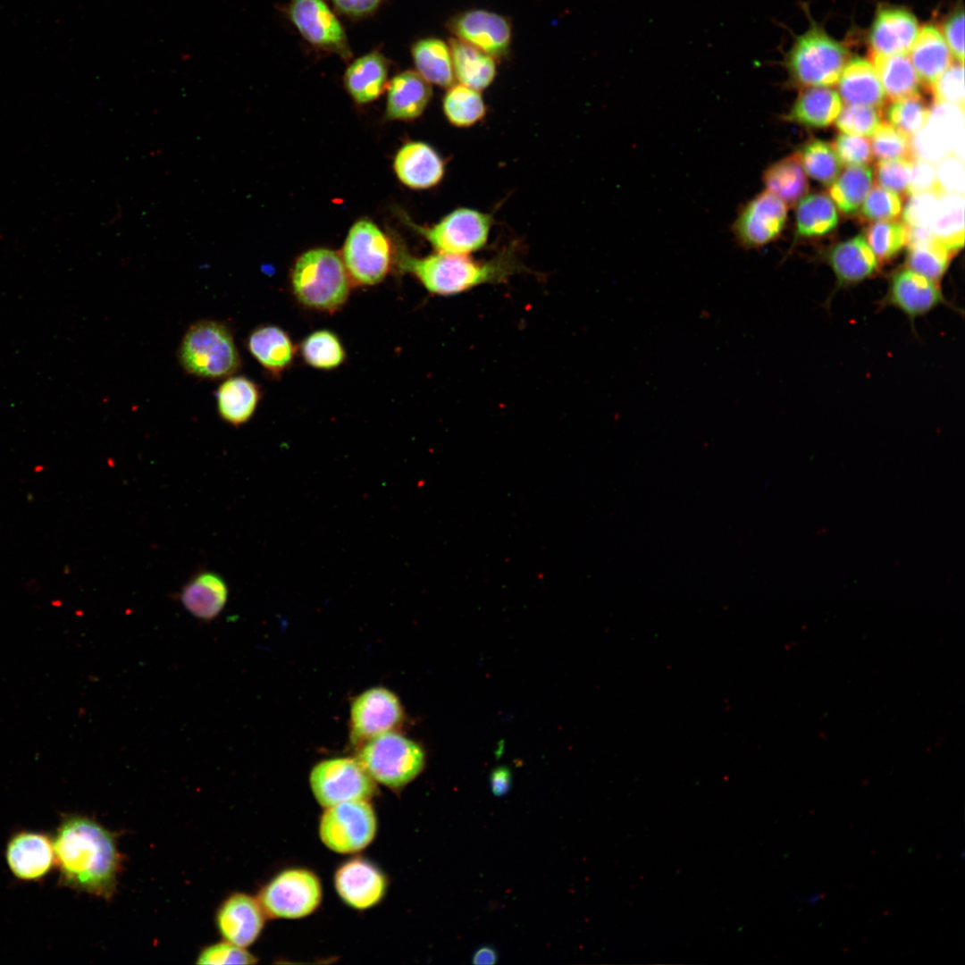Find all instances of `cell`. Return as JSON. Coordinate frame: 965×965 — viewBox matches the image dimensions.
<instances>
[{
  "instance_id": "cell-42",
  "label": "cell",
  "mask_w": 965,
  "mask_h": 965,
  "mask_svg": "<svg viewBox=\"0 0 965 965\" xmlns=\"http://www.w3.org/2000/svg\"><path fill=\"white\" fill-rule=\"evenodd\" d=\"M806 173L813 180L830 186L841 172V163L832 145L811 139L797 151Z\"/></svg>"
},
{
  "instance_id": "cell-41",
  "label": "cell",
  "mask_w": 965,
  "mask_h": 965,
  "mask_svg": "<svg viewBox=\"0 0 965 965\" xmlns=\"http://www.w3.org/2000/svg\"><path fill=\"white\" fill-rule=\"evenodd\" d=\"M954 255L938 240L932 239L907 246L904 267L939 282Z\"/></svg>"
},
{
  "instance_id": "cell-2",
  "label": "cell",
  "mask_w": 965,
  "mask_h": 965,
  "mask_svg": "<svg viewBox=\"0 0 965 965\" xmlns=\"http://www.w3.org/2000/svg\"><path fill=\"white\" fill-rule=\"evenodd\" d=\"M400 267L412 273L430 292L454 296L484 284H498L523 271L515 248H507L489 260L435 253L424 257L399 255Z\"/></svg>"
},
{
  "instance_id": "cell-25",
  "label": "cell",
  "mask_w": 965,
  "mask_h": 965,
  "mask_svg": "<svg viewBox=\"0 0 965 965\" xmlns=\"http://www.w3.org/2000/svg\"><path fill=\"white\" fill-rule=\"evenodd\" d=\"M838 83V95L847 105L882 108L886 96L871 63L854 57L843 67Z\"/></svg>"
},
{
  "instance_id": "cell-17",
  "label": "cell",
  "mask_w": 965,
  "mask_h": 965,
  "mask_svg": "<svg viewBox=\"0 0 965 965\" xmlns=\"http://www.w3.org/2000/svg\"><path fill=\"white\" fill-rule=\"evenodd\" d=\"M333 882L342 902L357 910L376 906L384 898L388 888L383 871L362 857L349 859L340 865Z\"/></svg>"
},
{
  "instance_id": "cell-11",
  "label": "cell",
  "mask_w": 965,
  "mask_h": 965,
  "mask_svg": "<svg viewBox=\"0 0 965 965\" xmlns=\"http://www.w3.org/2000/svg\"><path fill=\"white\" fill-rule=\"evenodd\" d=\"M491 217L475 209L460 207L444 216L438 223L412 227L439 253L465 255L482 249L487 243Z\"/></svg>"
},
{
  "instance_id": "cell-48",
  "label": "cell",
  "mask_w": 965,
  "mask_h": 965,
  "mask_svg": "<svg viewBox=\"0 0 965 965\" xmlns=\"http://www.w3.org/2000/svg\"><path fill=\"white\" fill-rule=\"evenodd\" d=\"M933 103H947L964 107V66L958 62L951 64L929 87Z\"/></svg>"
},
{
  "instance_id": "cell-52",
  "label": "cell",
  "mask_w": 965,
  "mask_h": 965,
  "mask_svg": "<svg viewBox=\"0 0 965 965\" xmlns=\"http://www.w3.org/2000/svg\"><path fill=\"white\" fill-rule=\"evenodd\" d=\"M936 184L941 193L964 196V161L947 155L935 163Z\"/></svg>"
},
{
  "instance_id": "cell-45",
  "label": "cell",
  "mask_w": 965,
  "mask_h": 965,
  "mask_svg": "<svg viewBox=\"0 0 965 965\" xmlns=\"http://www.w3.org/2000/svg\"><path fill=\"white\" fill-rule=\"evenodd\" d=\"M910 139L889 123L882 122L871 136L872 155L878 160L914 161Z\"/></svg>"
},
{
  "instance_id": "cell-55",
  "label": "cell",
  "mask_w": 965,
  "mask_h": 965,
  "mask_svg": "<svg viewBox=\"0 0 965 965\" xmlns=\"http://www.w3.org/2000/svg\"><path fill=\"white\" fill-rule=\"evenodd\" d=\"M928 191L941 193L936 184L935 163L915 159L907 195Z\"/></svg>"
},
{
  "instance_id": "cell-54",
  "label": "cell",
  "mask_w": 965,
  "mask_h": 965,
  "mask_svg": "<svg viewBox=\"0 0 965 965\" xmlns=\"http://www.w3.org/2000/svg\"><path fill=\"white\" fill-rule=\"evenodd\" d=\"M944 38L958 62L964 60V12L957 8L949 15L942 26Z\"/></svg>"
},
{
  "instance_id": "cell-16",
  "label": "cell",
  "mask_w": 965,
  "mask_h": 965,
  "mask_svg": "<svg viewBox=\"0 0 965 965\" xmlns=\"http://www.w3.org/2000/svg\"><path fill=\"white\" fill-rule=\"evenodd\" d=\"M449 29L457 38L499 59L508 55L512 41L510 21L501 14L483 9H470L452 16Z\"/></svg>"
},
{
  "instance_id": "cell-46",
  "label": "cell",
  "mask_w": 965,
  "mask_h": 965,
  "mask_svg": "<svg viewBox=\"0 0 965 965\" xmlns=\"http://www.w3.org/2000/svg\"><path fill=\"white\" fill-rule=\"evenodd\" d=\"M860 217L864 222L892 221L902 212V199L894 191L879 185L871 187L860 208Z\"/></svg>"
},
{
  "instance_id": "cell-37",
  "label": "cell",
  "mask_w": 965,
  "mask_h": 965,
  "mask_svg": "<svg viewBox=\"0 0 965 965\" xmlns=\"http://www.w3.org/2000/svg\"><path fill=\"white\" fill-rule=\"evenodd\" d=\"M801 200L796 208L797 237H822L835 229L838 224V213L828 195L817 192L805 196Z\"/></svg>"
},
{
  "instance_id": "cell-13",
  "label": "cell",
  "mask_w": 965,
  "mask_h": 965,
  "mask_svg": "<svg viewBox=\"0 0 965 965\" xmlns=\"http://www.w3.org/2000/svg\"><path fill=\"white\" fill-rule=\"evenodd\" d=\"M786 219L787 206L764 190L739 208L731 231L743 249H759L778 238Z\"/></svg>"
},
{
  "instance_id": "cell-30",
  "label": "cell",
  "mask_w": 965,
  "mask_h": 965,
  "mask_svg": "<svg viewBox=\"0 0 965 965\" xmlns=\"http://www.w3.org/2000/svg\"><path fill=\"white\" fill-rule=\"evenodd\" d=\"M841 110L842 99L836 91L828 87H807L785 119L809 128H825L835 121Z\"/></svg>"
},
{
  "instance_id": "cell-34",
  "label": "cell",
  "mask_w": 965,
  "mask_h": 965,
  "mask_svg": "<svg viewBox=\"0 0 965 965\" xmlns=\"http://www.w3.org/2000/svg\"><path fill=\"white\" fill-rule=\"evenodd\" d=\"M871 63L892 102L919 93L921 82L905 55H881L871 52Z\"/></svg>"
},
{
  "instance_id": "cell-8",
  "label": "cell",
  "mask_w": 965,
  "mask_h": 965,
  "mask_svg": "<svg viewBox=\"0 0 965 965\" xmlns=\"http://www.w3.org/2000/svg\"><path fill=\"white\" fill-rule=\"evenodd\" d=\"M376 832V813L370 801L365 800L324 808L318 826L322 843L340 854H353L365 849Z\"/></svg>"
},
{
  "instance_id": "cell-12",
  "label": "cell",
  "mask_w": 965,
  "mask_h": 965,
  "mask_svg": "<svg viewBox=\"0 0 965 965\" xmlns=\"http://www.w3.org/2000/svg\"><path fill=\"white\" fill-rule=\"evenodd\" d=\"M910 141L914 160L936 163L953 155L964 161V107L933 103L927 123Z\"/></svg>"
},
{
  "instance_id": "cell-40",
  "label": "cell",
  "mask_w": 965,
  "mask_h": 965,
  "mask_svg": "<svg viewBox=\"0 0 965 965\" xmlns=\"http://www.w3.org/2000/svg\"><path fill=\"white\" fill-rule=\"evenodd\" d=\"M300 354L306 365L319 370L335 369L346 359L340 340L329 330H318L307 335L301 342Z\"/></svg>"
},
{
  "instance_id": "cell-5",
  "label": "cell",
  "mask_w": 965,
  "mask_h": 965,
  "mask_svg": "<svg viewBox=\"0 0 965 965\" xmlns=\"http://www.w3.org/2000/svg\"><path fill=\"white\" fill-rule=\"evenodd\" d=\"M357 749L356 759L373 779L394 792L414 781L425 766L422 746L395 731L376 736Z\"/></svg>"
},
{
  "instance_id": "cell-35",
  "label": "cell",
  "mask_w": 965,
  "mask_h": 965,
  "mask_svg": "<svg viewBox=\"0 0 965 965\" xmlns=\"http://www.w3.org/2000/svg\"><path fill=\"white\" fill-rule=\"evenodd\" d=\"M417 72L429 83L449 88L455 84L449 45L437 38L417 40L411 48Z\"/></svg>"
},
{
  "instance_id": "cell-4",
  "label": "cell",
  "mask_w": 965,
  "mask_h": 965,
  "mask_svg": "<svg viewBox=\"0 0 965 965\" xmlns=\"http://www.w3.org/2000/svg\"><path fill=\"white\" fill-rule=\"evenodd\" d=\"M178 358L185 372L207 380L225 379L241 366L230 328L213 320H201L188 328L179 347Z\"/></svg>"
},
{
  "instance_id": "cell-47",
  "label": "cell",
  "mask_w": 965,
  "mask_h": 965,
  "mask_svg": "<svg viewBox=\"0 0 965 965\" xmlns=\"http://www.w3.org/2000/svg\"><path fill=\"white\" fill-rule=\"evenodd\" d=\"M882 117V112L878 108L848 105L841 110L835 122L843 133L871 137L883 122Z\"/></svg>"
},
{
  "instance_id": "cell-19",
  "label": "cell",
  "mask_w": 965,
  "mask_h": 965,
  "mask_svg": "<svg viewBox=\"0 0 965 965\" xmlns=\"http://www.w3.org/2000/svg\"><path fill=\"white\" fill-rule=\"evenodd\" d=\"M266 919L257 897L233 893L219 906L215 923L225 941L247 948L257 940Z\"/></svg>"
},
{
  "instance_id": "cell-59",
  "label": "cell",
  "mask_w": 965,
  "mask_h": 965,
  "mask_svg": "<svg viewBox=\"0 0 965 965\" xmlns=\"http://www.w3.org/2000/svg\"><path fill=\"white\" fill-rule=\"evenodd\" d=\"M822 898H823V894L821 893H816V894H810V895H808V896H806L804 898L801 897L800 900L801 902H805L806 903L814 905L817 902H818Z\"/></svg>"
},
{
  "instance_id": "cell-49",
  "label": "cell",
  "mask_w": 965,
  "mask_h": 965,
  "mask_svg": "<svg viewBox=\"0 0 965 965\" xmlns=\"http://www.w3.org/2000/svg\"><path fill=\"white\" fill-rule=\"evenodd\" d=\"M913 161L908 159L879 160L875 167L877 183L894 193L908 194Z\"/></svg>"
},
{
  "instance_id": "cell-58",
  "label": "cell",
  "mask_w": 965,
  "mask_h": 965,
  "mask_svg": "<svg viewBox=\"0 0 965 965\" xmlns=\"http://www.w3.org/2000/svg\"><path fill=\"white\" fill-rule=\"evenodd\" d=\"M498 961L496 950L491 946H482L477 949L472 957V962L475 965H492Z\"/></svg>"
},
{
  "instance_id": "cell-31",
  "label": "cell",
  "mask_w": 965,
  "mask_h": 965,
  "mask_svg": "<svg viewBox=\"0 0 965 965\" xmlns=\"http://www.w3.org/2000/svg\"><path fill=\"white\" fill-rule=\"evenodd\" d=\"M260 398L261 392L255 382L243 375H231L217 389V410L224 422L239 426L252 417Z\"/></svg>"
},
{
  "instance_id": "cell-56",
  "label": "cell",
  "mask_w": 965,
  "mask_h": 965,
  "mask_svg": "<svg viewBox=\"0 0 965 965\" xmlns=\"http://www.w3.org/2000/svg\"><path fill=\"white\" fill-rule=\"evenodd\" d=\"M383 0H331L336 8L351 17H363L373 13Z\"/></svg>"
},
{
  "instance_id": "cell-38",
  "label": "cell",
  "mask_w": 965,
  "mask_h": 965,
  "mask_svg": "<svg viewBox=\"0 0 965 965\" xmlns=\"http://www.w3.org/2000/svg\"><path fill=\"white\" fill-rule=\"evenodd\" d=\"M874 172L868 165L845 168L829 186V196L845 216L855 215L872 187Z\"/></svg>"
},
{
  "instance_id": "cell-20",
  "label": "cell",
  "mask_w": 965,
  "mask_h": 965,
  "mask_svg": "<svg viewBox=\"0 0 965 965\" xmlns=\"http://www.w3.org/2000/svg\"><path fill=\"white\" fill-rule=\"evenodd\" d=\"M6 860L15 877L25 881L41 879L55 865L53 839L44 833L18 832L7 843Z\"/></svg>"
},
{
  "instance_id": "cell-39",
  "label": "cell",
  "mask_w": 965,
  "mask_h": 965,
  "mask_svg": "<svg viewBox=\"0 0 965 965\" xmlns=\"http://www.w3.org/2000/svg\"><path fill=\"white\" fill-rule=\"evenodd\" d=\"M447 120L458 128H467L483 119L486 105L480 91L462 84L449 87L443 97Z\"/></svg>"
},
{
  "instance_id": "cell-22",
  "label": "cell",
  "mask_w": 965,
  "mask_h": 965,
  "mask_svg": "<svg viewBox=\"0 0 965 965\" xmlns=\"http://www.w3.org/2000/svg\"><path fill=\"white\" fill-rule=\"evenodd\" d=\"M825 259L835 274V289L859 284L879 271V263L862 234L833 246Z\"/></svg>"
},
{
  "instance_id": "cell-9",
  "label": "cell",
  "mask_w": 965,
  "mask_h": 965,
  "mask_svg": "<svg viewBox=\"0 0 965 965\" xmlns=\"http://www.w3.org/2000/svg\"><path fill=\"white\" fill-rule=\"evenodd\" d=\"M342 260L352 282L373 286L384 280L392 262L390 242L373 222H355L344 242Z\"/></svg>"
},
{
  "instance_id": "cell-23",
  "label": "cell",
  "mask_w": 965,
  "mask_h": 965,
  "mask_svg": "<svg viewBox=\"0 0 965 965\" xmlns=\"http://www.w3.org/2000/svg\"><path fill=\"white\" fill-rule=\"evenodd\" d=\"M393 167L399 180L415 189L436 186L445 173L441 156L430 145L420 141L403 145L396 154Z\"/></svg>"
},
{
  "instance_id": "cell-10",
  "label": "cell",
  "mask_w": 965,
  "mask_h": 965,
  "mask_svg": "<svg viewBox=\"0 0 965 965\" xmlns=\"http://www.w3.org/2000/svg\"><path fill=\"white\" fill-rule=\"evenodd\" d=\"M309 785L316 801L324 808L350 801H370L377 783L357 759L331 758L316 763Z\"/></svg>"
},
{
  "instance_id": "cell-24",
  "label": "cell",
  "mask_w": 965,
  "mask_h": 965,
  "mask_svg": "<svg viewBox=\"0 0 965 965\" xmlns=\"http://www.w3.org/2000/svg\"><path fill=\"white\" fill-rule=\"evenodd\" d=\"M432 96L431 83L417 71L400 72L387 85L386 115L390 120H414L424 113Z\"/></svg>"
},
{
  "instance_id": "cell-14",
  "label": "cell",
  "mask_w": 965,
  "mask_h": 965,
  "mask_svg": "<svg viewBox=\"0 0 965 965\" xmlns=\"http://www.w3.org/2000/svg\"><path fill=\"white\" fill-rule=\"evenodd\" d=\"M404 720L398 696L383 687L359 694L350 706V742L357 748L382 734L395 731Z\"/></svg>"
},
{
  "instance_id": "cell-3",
  "label": "cell",
  "mask_w": 965,
  "mask_h": 965,
  "mask_svg": "<svg viewBox=\"0 0 965 965\" xmlns=\"http://www.w3.org/2000/svg\"><path fill=\"white\" fill-rule=\"evenodd\" d=\"M350 283L342 257L325 248L302 253L290 273L292 291L300 304L324 312H334L346 303Z\"/></svg>"
},
{
  "instance_id": "cell-15",
  "label": "cell",
  "mask_w": 965,
  "mask_h": 965,
  "mask_svg": "<svg viewBox=\"0 0 965 965\" xmlns=\"http://www.w3.org/2000/svg\"><path fill=\"white\" fill-rule=\"evenodd\" d=\"M288 13L308 43L345 60L351 56L345 30L323 0H292Z\"/></svg>"
},
{
  "instance_id": "cell-18",
  "label": "cell",
  "mask_w": 965,
  "mask_h": 965,
  "mask_svg": "<svg viewBox=\"0 0 965 965\" xmlns=\"http://www.w3.org/2000/svg\"><path fill=\"white\" fill-rule=\"evenodd\" d=\"M882 306H893L910 321L945 303L939 283L906 267L894 271L888 280Z\"/></svg>"
},
{
  "instance_id": "cell-1",
  "label": "cell",
  "mask_w": 965,
  "mask_h": 965,
  "mask_svg": "<svg viewBox=\"0 0 965 965\" xmlns=\"http://www.w3.org/2000/svg\"><path fill=\"white\" fill-rule=\"evenodd\" d=\"M60 881L71 888L110 898L116 886L122 858L114 834L80 814L63 818L53 838Z\"/></svg>"
},
{
  "instance_id": "cell-57",
  "label": "cell",
  "mask_w": 965,
  "mask_h": 965,
  "mask_svg": "<svg viewBox=\"0 0 965 965\" xmlns=\"http://www.w3.org/2000/svg\"><path fill=\"white\" fill-rule=\"evenodd\" d=\"M490 785L495 796L501 797L507 794L512 785L510 770L506 767H499L493 769L490 776Z\"/></svg>"
},
{
  "instance_id": "cell-7",
  "label": "cell",
  "mask_w": 965,
  "mask_h": 965,
  "mask_svg": "<svg viewBox=\"0 0 965 965\" xmlns=\"http://www.w3.org/2000/svg\"><path fill=\"white\" fill-rule=\"evenodd\" d=\"M267 918L298 919L313 914L323 900L318 876L306 868L280 871L256 896Z\"/></svg>"
},
{
  "instance_id": "cell-51",
  "label": "cell",
  "mask_w": 965,
  "mask_h": 965,
  "mask_svg": "<svg viewBox=\"0 0 965 965\" xmlns=\"http://www.w3.org/2000/svg\"><path fill=\"white\" fill-rule=\"evenodd\" d=\"M832 147L842 164L868 165L872 162L870 144L864 137L841 133L835 138Z\"/></svg>"
},
{
  "instance_id": "cell-43",
  "label": "cell",
  "mask_w": 965,
  "mask_h": 965,
  "mask_svg": "<svg viewBox=\"0 0 965 965\" xmlns=\"http://www.w3.org/2000/svg\"><path fill=\"white\" fill-rule=\"evenodd\" d=\"M865 238L879 264L895 258L907 244V230L903 222L877 221L866 229Z\"/></svg>"
},
{
  "instance_id": "cell-32",
  "label": "cell",
  "mask_w": 965,
  "mask_h": 965,
  "mask_svg": "<svg viewBox=\"0 0 965 965\" xmlns=\"http://www.w3.org/2000/svg\"><path fill=\"white\" fill-rule=\"evenodd\" d=\"M449 46L454 75L460 84L480 91L492 83L497 73L495 58L458 38H450Z\"/></svg>"
},
{
  "instance_id": "cell-6",
  "label": "cell",
  "mask_w": 965,
  "mask_h": 965,
  "mask_svg": "<svg viewBox=\"0 0 965 965\" xmlns=\"http://www.w3.org/2000/svg\"><path fill=\"white\" fill-rule=\"evenodd\" d=\"M845 46L813 26L797 38L786 56V69L793 83L828 87L837 83L846 63Z\"/></svg>"
},
{
  "instance_id": "cell-21",
  "label": "cell",
  "mask_w": 965,
  "mask_h": 965,
  "mask_svg": "<svg viewBox=\"0 0 965 965\" xmlns=\"http://www.w3.org/2000/svg\"><path fill=\"white\" fill-rule=\"evenodd\" d=\"M919 33L916 17L905 8L880 7L869 32L871 52L881 55H905Z\"/></svg>"
},
{
  "instance_id": "cell-28",
  "label": "cell",
  "mask_w": 965,
  "mask_h": 965,
  "mask_svg": "<svg viewBox=\"0 0 965 965\" xmlns=\"http://www.w3.org/2000/svg\"><path fill=\"white\" fill-rule=\"evenodd\" d=\"M389 64L383 55L374 51L357 59L346 70L344 85L358 104L377 99L387 87Z\"/></svg>"
},
{
  "instance_id": "cell-26",
  "label": "cell",
  "mask_w": 965,
  "mask_h": 965,
  "mask_svg": "<svg viewBox=\"0 0 965 965\" xmlns=\"http://www.w3.org/2000/svg\"><path fill=\"white\" fill-rule=\"evenodd\" d=\"M228 593V586L220 575L205 571L194 575L183 586L180 600L192 616L210 621L223 609Z\"/></svg>"
},
{
  "instance_id": "cell-50",
  "label": "cell",
  "mask_w": 965,
  "mask_h": 965,
  "mask_svg": "<svg viewBox=\"0 0 965 965\" xmlns=\"http://www.w3.org/2000/svg\"><path fill=\"white\" fill-rule=\"evenodd\" d=\"M257 959L247 948L228 941L210 944L199 952L197 964H255Z\"/></svg>"
},
{
  "instance_id": "cell-53",
  "label": "cell",
  "mask_w": 965,
  "mask_h": 965,
  "mask_svg": "<svg viewBox=\"0 0 965 965\" xmlns=\"http://www.w3.org/2000/svg\"><path fill=\"white\" fill-rule=\"evenodd\" d=\"M942 194L928 191L910 195L902 212L903 223L927 227Z\"/></svg>"
},
{
  "instance_id": "cell-44",
  "label": "cell",
  "mask_w": 965,
  "mask_h": 965,
  "mask_svg": "<svg viewBox=\"0 0 965 965\" xmlns=\"http://www.w3.org/2000/svg\"><path fill=\"white\" fill-rule=\"evenodd\" d=\"M931 105L920 93L893 101L885 110V119L890 125L912 138L927 123Z\"/></svg>"
},
{
  "instance_id": "cell-27",
  "label": "cell",
  "mask_w": 965,
  "mask_h": 965,
  "mask_svg": "<svg viewBox=\"0 0 965 965\" xmlns=\"http://www.w3.org/2000/svg\"><path fill=\"white\" fill-rule=\"evenodd\" d=\"M252 357L273 376H279L293 362L296 348L289 334L281 328L265 324L254 329L247 340Z\"/></svg>"
},
{
  "instance_id": "cell-29",
  "label": "cell",
  "mask_w": 965,
  "mask_h": 965,
  "mask_svg": "<svg viewBox=\"0 0 965 965\" xmlns=\"http://www.w3.org/2000/svg\"><path fill=\"white\" fill-rule=\"evenodd\" d=\"M910 51V60L920 82L927 89L952 63V55L943 35L932 24L919 30Z\"/></svg>"
},
{
  "instance_id": "cell-36",
  "label": "cell",
  "mask_w": 965,
  "mask_h": 965,
  "mask_svg": "<svg viewBox=\"0 0 965 965\" xmlns=\"http://www.w3.org/2000/svg\"><path fill=\"white\" fill-rule=\"evenodd\" d=\"M927 228L936 240L957 254L964 243V196L943 193Z\"/></svg>"
},
{
  "instance_id": "cell-33",
  "label": "cell",
  "mask_w": 965,
  "mask_h": 965,
  "mask_svg": "<svg viewBox=\"0 0 965 965\" xmlns=\"http://www.w3.org/2000/svg\"><path fill=\"white\" fill-rule=\"evenodd\" d=\"M762 180L766 190L777 197L787 206H796L809 190V181L798 152L767 167Z\"/></svg>"
}]
</instances>
